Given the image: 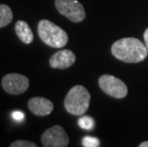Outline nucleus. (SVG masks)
<instances>
[{
  "instance_id": "obj_1",
  "label": "nucleus",
  "mask_w": 148,
  "mask_h": 147,
  "mask_svg": "<svg viewBox=\"0 0 148 147\" xmlns=\"http://www.w3.org/2000/svg\"><path fill=\"white\" fill-rule=\"evenodd\" d=\"M111 53L116 59L126 63H138L143 61L148 55L145 44L136 37L116 40L111 47Z\"/></svg>"
},
{
  "instance_id": "obj_2",
  "label": "nucleus",
  "mask_w": 148,
  "mask_h": 147,
  "mask_svg": "<svg viewBox=\"0 0 148 147\" xmlns=\"http://www.w3.org/2000/svg\"><path fill=\"white\" fill-rule=\"evenodd\" d=\"M90 99L89 91L82 85H75L69 90L64 99V107L71 115L81 116L89 108Z\"/></svg>"
},
{
  "instance_id": "obj_3",
  "label": "nucleus",
  "mask_w": 148,
  "mask_h": 147,
  "mask_svg": "<svg viewBox=\"0 0 148 147\" xmlns=\"http://www.w3.org/2000/svg\"><path fill=\"white\" fill-rule=\"evenodd\" d=\"M37 32L40 39L53 48H62L68 42V34L63 29L52 21L42 19L37 25Z\"/></svg>"
},
{
  "instance_id": "obj_4",
  "label": "nucleus",
  "mask_w": 148,
  "mask_h": 147,
  "mask_svg": "<svg viewBox=\"0 0 148 147\" xmlns=\"http://www.w3.org/2000/svg\"><path fill=\"white\" fill-rule=\"evenodd\" d=\"M55 5L59 14L72 22L79 23L85 19V10L82 4L77 0H56Z\"/></svg>"
},
{
  "instance_id": "obj_5",
  "label": "nucleus",
  "mask_w": 148,
  "mask_h": 147,
  "mask_svg": "<svg viewBox=\"0 0 148 147\" xmlns=\"http://www.w3.org/2000/svg\"><path fill=\"white\" fill-rule=\"evenodd\" d=\"M99 85L105 94L115 98H123L127 96V86L121 79L111 75H102L99 79Z\"/></svg>"
},
{
  "instance_id": "obj_6",
  "label": "nucleus",
  "mask_w": 148,
  "mask_h": 147,
  "mask_svg": "<svg viewBox=\"0 0 148 147\" xmlns=\"http://www.w3.org/2000/svg\"><path fill=\"white\" fill-rule=\"evenodd\" d=\"M70 139L60 125H55L47 129L41 136V143L44 147H66Z\"/></svg>"
},
{
  "instance_id": "obj_7",
  "label": "nucleus",
  "mask_w": 148,
  "mask_h": 147,
  "mask_svg": "<svg viewBox=\"0 0 148 147\" xmlns=\"http://www.w3.org/2000/svg\"><path fill=\"white\" fill-rule=\"evenodd\" d=\"M29 79L21 74H7L2 79L1 85L6 92L10 95H20L29 88Z\"/></svg>"
},
{
  "instance_id": "obj_8",
  "label": "nucleus",
  "mask_w": 148,
  "mask_h": 147,
  "mask_svg": "<svg viewBox=\"0 0 148 147\" xmlns=\"http://www.w3.org/2000/svg\"><path fill=\"white\" fill-rule=\"evenodd\" d=\"M75 55L70 50H60L50 57V66L53 69H68L75 62Z\"/></svg>"
},
{
  "instance_id": "obj_9",
  "label": "nucleus",
  "mask_w": 148,
  "mask_h": 147,
  "mask_svg": "<svg viewBox=\"0 0 148 147\" xmlns=\"http://www.w3.org/2000/svg\"><path fill=\"white\" fill-rule=\"evenodd\" d=\"M28 107L33 114L39 116V117L48 116L53 110V102L45 98H41V96H36V98L29 99Z\"/></svg>"
},
{
  "instance_id": "obj_10",
  "label": "nucleus",
  "mask_w": 148,
  "mask_h": 147,
  "mask_svg": "<svg viewBox=\"0 0 148 147\" xmlns=\"http://www.w3.org/2000/svg\"><path fill=\"white\" fill-rule=\"evenodd\" d=\"M15 34L18 38L25 44H31L34 40V34L29 24L24 20H18L15 23Z\"/></svg>"
},
{
  "instance_id": "obj_11",
  "label": "nucleus",
  "mask_w": 148,
  "mask_h": 147,
  "mask_svg": "<svg viewBox=\"0 0 148 147\" xmlns=\"http://www.w3.org/2000/svg\"><path fill=\"white\" fill-rule=\"evenodd\" d=\"M12 20V12L8 5L0 4V28L8 26Z\"/></svg>"
},
{
  "instance_id": "obj_12",
  "label": "nucleus",
  "mask_w": 148,
  "mask_h": 147,
  "mask_svg": "<svg viewBox=\"0 0 148 147\" xmlns=\"http://www.w3.org/2000/svg\"><path fill=\"white\" fill-rule=\"evenodd\" d=\"M78 125L85 130H92L95 126V120L89 116H83L78 120Z\"/></svg>"
},
{
  "instance_id": "obj_13",
  "label": "nucleus",
  "mask_w": 148,
  "mask_h": 147,
  "mask_svg": "<svg viewBox=\"0 0 148 147\" xmlns=\"http://www.w3.org/2000/svg\"><path fill=\"white\" fill-rule=\"evenodd\" d=\"M81 143H82V146L84 147H97L100 145L99 139H97L95 137H90V136L84 137L82 140H81Z\"/></svg>"
},
{
  "instance_id": "obj_14",
  "label": "nucleus",
  "mask_w": 148,
  "mask_h": 147,
  "mask_svg": "<svg viewBox=\"0 0 148 147\" xmlns=\"http://www.w3.org/2000/svg\"><path fill=\"white\" fill-rule=\"evenodd\" d=\"M11 147H36L37 144L34 142H29V140H23V139H19V140H15V142L11 143Z\"/></svg>"
},
{
  "instance_id": "obj_15",
  "label": "nucleus",
  "mask_w": 148,
  "mask_h": 147,
  "mask_svg": "<svg viewBox=\"0 0 148 147\" xmlns=\"http://www.w3.org/2000/svg\"><path fill=\"white\" fill-rule=\"evenodd\" d=\"M12 118L16 121H22L25 118V114L20 111H14L12 114Z\"/></svg>"
},
{
  "instance_id": "obj_16",
  "label": "nucleus",
  "mask_w": 148,
  "mask_h": 147,
  "mask_svg": "<svg viewBox=\"0 0 148 147\" xmlns=\"http://www.w3.org/2000/svg\"><path fill=\"white\" fill-rule=\"evenodd\" d=\"M143 38H144V44H145L146 48H147V51H148V28H147L145 31H144Z\"/></svg>"
},
{
  "instance_id": "obj_17",
  "label": "nucleus",
  "mask_w": 148,
  "mask_h": 147,
  "mask_svg": "<svg viewBox=\"0 0 148 147\" xmlns=\"http://www.w3.org/2000/svg\"><path fill=\"white\" fill-rule=\"evenodd\" d=\"M140 147H148V140L147 142H141L140 143V145H138Z\"/></svg>"
}]
</instances>
